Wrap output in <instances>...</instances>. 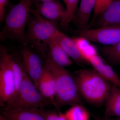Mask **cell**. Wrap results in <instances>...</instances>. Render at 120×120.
<instances>
[{"mask_svg":"<svg viewBox=\"0 0 120 120\" xmlns=\"http://www.w3.org/2000/svg\"><path fill=\"white\" fill-rule=\"evenodd\" d=\"M105 117H120V88L112 85L105 101Z\"/></svg>","mask_w":120,"mask_h":120,"instance_id":"13","label":"cell"},{"mask_svg":"<svg viewBox=\"0 0 120 120\" xmlns=\"http://www.w3.org/2000/svg\"><path fill=\"white\" fill-rule=\"evenodd\" d=\"M65 5L67 15L64 21L61 23L62 26H67L74 19L75 12L79 0H62Z\"/></svg>","mask_w":120,"mask_h":120,"instance_id":"20","label":"cell"},{"mask_svg":"<svg viewBox=\"0 0 120 120\" xmlns=\"http://www.w3.org/2000/svg\"><path fill=\"white\" fill-rule=\"evenodd\" d=\"M42 108H40L41 113L45 120H58L59 113L54 111L50 110H45Z\"/></svg>","mask_w":120,"mask_h":120,"instance_id":"22","label":"cell"},{"mask_svg":"<svg viewBox=\"0 0 120 120\" xmlns=\"http://www.w3.org/2000/svg\"><path fill=\"white\" fill-rule=\"evenodd\" d=\"M49 50V54L54 62L63 67L71 65L72 60L55 38L50 40L47 43Z\"/></svg>","mask_w":120,"mask_h":120,"instance_id":"15","label":"cell"},{"mask_svg":"<svg viewBox=\"0 0 120 120\" xmlns=\"http://www.w3.org/2000/svg\"><path fill=\"white\" fill-rule=\"evenodd\" d=\"M21 57V61L26 73L38 89L45 65L39 56L28 48L22 49Z\"/></svg>","mask_w":120,"mask_h":120,"instance_id":"8","label":"cell"},{"mask_svg":"<svg viewBox=\"0 0 120 120\" xmlns=\"http://www.w3.org/2000/svg\"><path fill=\"white\" fill-rule=\"evenodd\" d=\"M94 118L96 120H120V117H116V118H107L105 117L103 118L98 116H94Z\"/></svg>","mask_w":120,"mask_h":120,"instance_id":"24","label":"cell"},{"mask_svg":"<svg viewBox=\"0 0 120 120\" xmlns=\"http://www.w3.org/2000/svg\"><path fill=\"white\" fill-rule=\"evenodd\" d=\"M50 104L51 101L41 94L23 68V77L19 91L4 107L12 109H40Z\"/></svg>","mask_w":120,"mask_h":120,"instance_id":"5","label":"cell"},{"mask_svg":"<svg viewBox=\"0 0 120 120\" xmlns=\"http://www.w3.org/2000/svg\"><path fill=\"white\" fill-rule=\"evenodd\" d=\"M94 70L112 85L120 88V77L112 67L105 62L98 54L92 57L89 61Z\"/></svg>","mask_w":120,"mask_h":120,"instance_id":"11","label":"cell"},{"mask_svg":"<svg viewBox=\"0 0 120 120\" xmlns=\"http://www.w3.org/2000/svg\"><path fill=\"white\" fill-rule=\"evenodd\" d=\"M97 19L98 27L120 26V0H113Z\"/></svg>","mask_w":120,"mask_h":120,"instance_id":"12","label":"cell"},{"mask_svg":"<svg viewBox=\"0 0 120 120\" xmlns=\"http://www.w3.org/2000/svg\"><path fill=\"white\" fill-rule=\"evenodd\" d=\"M64 114L67 120H90V113L82 104L72 106Z\"/></svg>","mask_w":120,"mask_h":120,"instance_id":"18","label":"cell"},{"mask_svg":"<svg viewBox=\"0 0 120 120\" xmlns=\"http://www.w3.org/2000/svg\"><path fill=\"white\" fill-rule=\"evenodd\" d=\"M34 4L35 9L40 15L53 23L59 22L61 23L67 16L66 8L57 0Z\"/></svg>","mask_w":120,"mask_h":120,"instance_id":"9","label":"cell"},{"mask_svg":"<svg viewBox=\"0 0 120 120\" xmlns=\"http://www.w3.org/2000/svg\"><path fill=\"white\" fill-rule=\"evenodd\" d=\"M55 39L71 60L79 63L84 61L72 38L60 31Z\"/></svg>","mask_w":120,"mask_h":120,"instance_id":"16","label":"cell"},{"mask_svg":"<svg viewBox=\"0 0 120 120\" xmlns=\"http://www.w3.org/2000/svg\"><path fill=\"white\" fill-rule=\"evenodd\" d=\"M11 54L4 46L0 50V105L4 107L15 91L14 72L10 61Z\"/></svg>","mask_w":120,"mask_h":120,"instance_id":"6","label":"cell"},{"mask_svg":"<svg viewBox=\"0 0 120 120\" xmlns=\"http://www.w3.org/2000/svg\"><path fill=\"white\" fill-rule=\"evenodd\" d=\"M102 52L112 64H120V41L112 45L105 46L102 49Z\"/></svg>","mask_w":120,"mask_h":120,"instance_id":"19","label":"cell"},{"mask_svg":"<svg viewBox=\"0 0 120 120\" xmlns=\"http://www.w3.org/2000/svg\"><path fill=\"white\" fill-rule=\"evenodd\" d=\"M59 118L58 120H67L64 116V113H62L60 111H58Z\"/></svg>","mask_w":120,"mask_h":120,"instance_id":"25","label":"cell"},{"mask_svg":"<svg viewBox=\"0 0 120 120\" xmlns=\"http://www.w3.org/2000/svg\"><path fill=\"white\" fill-rule=\"evenodd\" d=\"M95 4V0H80L75 19L80 30L87 29Z\"/></svg>","mask_w":120,"mask_h":120,"instance_id":"14","label":"cell"},{"mask_svg":"<svg viewBox=\"0 0 120 120\" xmlns=\"http://www.w3.org/2000/svg\"><path fill=\"white\" fill-rule=\"evenodd\" d=\"M9 0H0V21L4 22L5 16V11Z\"/></svg>","mask_w":120,"mask_h":120,"instance_id":"23","label":"cell"},{"mask_svg":"<svg viewBox=\"0 0 120 120\" xmlns=\"http://www.w3.org/2000/svg\"><path fill=\"white\" fill-rule=\"evenodd\" d=\"M72 39L84 61L88 62L92 57L98 54L96 47L85 37L80 36Z\"/></svg>","mask_w":120,"mask_h":120,"instance_id":"17","label":"cell"},{"mask_svg":"<svg viewBox=\"0 0 120 120\" xmlns=\"http://www.w3.org/2000/svg\"><path fill=\"white\" fill-rule=\"evenodd\" d=\"M45 65L51 72L55 82V107L60 111L65 105L82 104L75 78L65 67L56 64L48 54Z\"/></svg>","mask_w":120,"mask_h":120,"instance_id":"1","label":"cell"},{"mask_svg":"<svg viewBox=\"0 0 120 120\" xmlns=\"http://www.w3.org/2000/svg\"><path fill=\"white\" fill-rule=\"evenodd\" d=\"M34 0H21L5 15L0 34L1 40L11 39L26 44V26L28 24Z\"/></svg>","mask_w":120,"mask_h":120,"instance_id":"3","label":"cell"},{"mask_svg":"<svg viewBox=\"0 0 120 120\" xmlns=\"http://www.w3.org/2000/svg\"><path fill=\"white\" fill-rule=\"evenodd\" d=\"M1 114L8 120H45L40 109L2 107Z\"/></svg>","mask_w":120,"mask_h":120,"instance_id":"10","label":"cell"},{"mask_svg":"<svg viewBox=\"0 0 120 120\" xmlns=\"http://www.w3.org/2000/svg\"><path fill=\"white\" fill-rule=\"evenodd\" d=\"M74 78L80 95L88 103L98 106L105 102L112 84L96 71L80 70Z\"/></svg>","mask_w":120,"mask_h":120,"instance_id":"2","label":"cell"},{"mask_svg":"<svg viewBox=\"0 0 120 120\" xmlns=\"http://www.w3.org/2000/svg\"><path fill=\"white\" fill-rule=\"evenodd\" d=\"M52 0H34V4L40 2H45L50 1Z\"/></svg>","mask_w":120,"mask_h":120,"instance_id":"26","label":"cell"},{"mask_svg":"<svg viewBox=\"0 0 120 120\" xmlns=\"http://www.w3.org/2000/svg\"><path fill=\"white\" fill-rule=\"evenodd\" d=\"M26 33L27 43L31 44L38 51L45 56L47 43L55 38L60 31L54 23L45 19L32 8Z\"/></svg>","mask_w":120,"mask_h":120,"instance_id":"4","label":"cell"},{"mask_svg":"<svg viewBox=\"0 0 120 120\" xmlns=\"http://www.w3.org/2000/svg\"><path fill=\"white\" fill-rule=\"evenodd\" d=\"M0 120H8L7 118H5L1 114L0 115Z\"/></svg>","mask_w":120,"mask_h":120,"instance_id":"27","label":"cell"},{"mask_svg":"<svg viewBox=\"0 0 120 120\" xmlns=\"http://www.w3.org/2000/svg\"><path fill=\"white\" fill-rule=\"evenodd\" d=\"M79 34L90 41L105 46L112 45L120 41V26H106L86 29L80 30Z\"/></svg>","mask_w":120,"mask_h":120,"instance_id":"7","label":"cell"},{"mask_svg":"<svg viewBox=\"0 0 120 120\" xmlns=\"http://www.w3.org/2000/svg\"><path fill=\"white\" fill-rule=\"evenodd\" d=\"M95 4L93 14L94 19H97L110 4L109 0H95Z\"/></svg>","mask_w":120,"mask_h":120,"instance_id":"21","label":"cell"}]
</instances>
